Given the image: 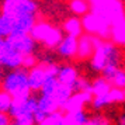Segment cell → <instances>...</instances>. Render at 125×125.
<instances>
[{"label": "cell", "mask_w": 125, "mask_h": 125, "mask_svg": "<svg viewBox=\"0 0 125 125\" xmlns=\"http://www.w3.org/2000/svg\"><path fill=\"white\" fill-rule=\"evenodd\" d=\"M1 86L3 90L9 91L13 97H28L32 94L28 83V72L24 68L11 69L3 77Z\"/></svg>", "instance_id": "1"}, {"label": "cell", "mask_w": 125, "mask_h": 125, "mask_svg": "<svg viewBox=\"0 0 125 125\" xmlns=\"http://www.w3.org/2000/svg\"><path fill=\"white\" fill-rule=\"evenodd\" d=\"M90 11L103 17L110 24L125 17V7L122 0H89Z\"/></svg>", "instance_id": "2"}, {"label": "cell", "mask_w": 125, "mask_h": 125, "mask_svg": "<svg viewBox=\"0 0 125 125\" xmlns=\"http://www.w3.org/2000/svg\"><path fill=\"white\" fill-rule=\"evenodd\" d=\"M119 51L113 41H103L94 49L91 56V68L96 72H101L107 65H118Z\"/></svg>", "instance_id": "3"}, {"label": "cell", "mask_w": 125, "mask_h": 125, "mask_svg": "<svg viewBox=\"0 0 125 125\" xmlns=\"http://www.w3.org/2000/svg\"><path fill=\"white\" fill-rule=\"evenodd\" d=\"M30 34L37 42L44 44L46 48H56L63 38L61 30L48 23H44V21L35 23Z\"/></svg>", "instance_id": "4"}, {"label": "cell", "mask_w": 125, "mask_h": 125, "mask_svg": "<svg viewBox=\"0 0 125 125\" xmlns=\"http://www.w3.org/2000/svg\"><path fill=\"white\" fill-rule=\"evenodd\" d=\"M82 24H83V30L87 34L97 35L103 40H110L111 35V24L105 21L103 17L97 16L94 13H87L82 18Z\"/></svg>", "instance_id": "5"}, {"label": "cell", "mask_w": 125, "mask_h": 125, "mask_svg": "<svg viewBox=\"0 0 125 125\" xmlns=\"http://www.w3.org/2000/svg\"><path fill=\"white\" fill-rule=\"evenodd\" d=\"M38 4L34 0H4L1 13L6 16H37Z\"/></svg>", "instance_id": "6"}, {"label": "cell", "mask_w": 125, "mask_h": 125, "mask_svg": "<svg viewBox=\"0 0 125 125\" xmlns=\"http://www.w3.org/2000/svg\"><path fill=\"white\" fill-rule=\"evenodd\" d=\"M3 14V13H1ZM9 35L10 34H30L37 23V16H6L3 14Z\"/></svg>", "instance_id": "7"}, {"label": "cell", "mask_w": 125, "mask_h": 125, "mask_svg": "<svg viewBox=\"0 0 125 125\" xmlns=\"http://www.w3.org/2000/svg\"><path fill=\"white\" fill-rule=\"evenodd\" d=\"M37 108H38V98L32 94L28 97H13V103L9 110V114L11 118H16L23 114H34Z\"/></svg>", "instance_id": "8"}, {"label": "cell", "mask_w": 125, "mask_h": 125, "mask_svg": "<svg viewBox=\"0 0 125 125\" xmlns=\"http://www.w3.org/2000/svg\"><path fill=\"white\" fill-rule=\"evenodd\" d=\"M23 53H20L17 49H14L7 40L4 38L3 44H1V48H0V66L7 69H17L21 68L23 65Z\"/></svg>", "instance_id": "9"}, {"label": "cell", "mask_w": 125, "mask_h": 125, "mask_svg": "<svg viewBox=\"0 0 125 125\" xmlns=\"http://www.w3.org/2000/svg\"><path fill=\"white\" fill-rule=\"evenodd\" d=\"M103 38L97 37V35H91V34H86V35H80L77 38V53L76 58L77 59H89L93 56L94 49L103 42Z\"/></svg>", "instance_id": "10"}, {"label": "cell", "mask_w": 125, "mask_h": 125, "mask_svg": "<svg viewBox=\"0 0 125 125\" xmlns=\"http://www.w3.org/2000/svg\"><path fill=\"white\" fill-rule=\"evenodd\" d=\"M6 40L14 49H17L23 55L34 53L35 51L37 41L31 37V34H10L6 37Z\"/></svg>", "instance_id": "11"}, {"label": "cell", "mask_w": 125, "mask_h": 125, "mask_svg": "<svg viewBox=\"0 0 125 125\" xmlns=\"http://www.w3.org/2000/svg\"><path fill=\"white\" fill-rule=\"evenodd\" d=\"M93 100V93L90 90L86 91H73V94L69 97L66 103L62 105L61 110H63L65 113H72V111H79L83 110L86 104L91 103Z\"/></svg>", "instance_id": "12"}, {"label": "cell", "mask_w": 125, "mask_h": 125, "mask_svg": "<svg viewBox=\"0 0 125 125\" xmlns=\"http://www.w3.org/2000/svg\"><path fill=\"white\" fill-rule=\"evenodd\" d=\"M46 77H48V73H46V69H45V63L35 65L34 68H31L28 72V83L31 90L40 91Z\"/></svg>", "instance_id": "13"}, {"label": "cell", "mask_w": 125, "mask_h": 125, "mask_svg": "<svg viewBox=\"0 0 125 125\" xmlns=\"http://www.w3.org/2000/svg\"><path fill=\"white\" fill-rule=\"evenodd\" d=\"M58 53L63 58H74L77 53V38L72 35L63 37L62 41L56 46Z\"/></svg>", "instance_id": "14"}, {"label": "cell", "mask_w": 125, "mask_h": 125, "mask_svg": "<svg viewBox=\"0 0 125 125\" xmlns=\"http://www.w3.org/2000/svg\"><path fill=\"white\" fill-rule=\"evenodd\" d=\"M56 77H58V80H59V83L70 86V87L73 89L74 84H76V82H77V79H79V73H77V70H76L73 66L66 65V66L59 68V72H58Z\"/></svg>", "instance_id": "15"}, {"label": "cell", "mask_w": 125, "mask_h": 125, "mask_svg": "<svg viewBox=\"0 0 125 125\" xmlns=\"http://www.w3.org/2000/svg\"><path fill=\"white\" fill-rule=\"evenodd\" d=\"M110 40L115 45L125 46V17L119 18L118 21L111 24V35Z\"/></svg>", "instance_id": "16"}, {"label": "cell", "mask_w": 125, "mask_h": 125, "mask_svg": "<svg viewBox=\"0 0 125 125\" xmlns=\"http://www.w3.org/2000/svg\"><path fill=\"white\" fill-rule=\"evenodd\" d=\"M38 110L44 111L45 114H51V113L58 111V110H61V105L53 98V96L41 94V97H38Z\"/></svg>", "instance_id": "17"}, {"label": "cell", "mask_w": 125, "mask_h": 125, "mask_svg": "<svg viewBox=\"0 0 125 125\" xmlns=\"http://www.w3.org/2000/svg\"><path fill=\"white\" fill-rule=\"evenodd\" d=\"M89 121L87 114L83 110L72 111V113L63 114V122L62 125H84Z\"/></svg>", "instance_id": "18"}, {"label": "cell", "mask_w": 125, "mask_h": 125, "mask_svg": "<svg viewBox=\"0 0 125 125\" xmlns=\"http://www.w3.org/2000/svg\"><path fill=\"white\" fill-rule=\"evenodd\" d=\"M63 30L68 35H72V37H76L79 38L82 32L84 31L83 30V24H82V20L77 17H70L68 18L65 23H63Z\"/></svg>", "instance_id": "19"}, {"label": "cell", "mask_w": 125, "mask_h": 125, "mask_svg": "<svg viewBox=\"0 0 125 125\" xmlns=\"http://www.w3.org/2000/svg\"><path fill=\"white\" fill-rule=\"evenodd\" d=\"M113 84L108 82L104 76L101 77H97L93 83H91V91H93V96H98V94H105L111 90Z\"/></svg>", "instance_id": "20"}, {"label": "cell", "mask_w": 125, "mask_h": 125, "mask_svg": "<svg viewBox=\"0 0 125 125\" xmlns=\"http://www.w3.org/2000/svg\"><path fill=\"white\" fill-rule=\"evenodd\" d=\"M73 94V89L70 87V86H66V84H62V83H59L56 87V90L53 93V98L59 103V105L62 108V105L66 103L69 97Z\"/></svg>", "instance_id": "21"}, {"label": "cell", "mask_w": 125, "mask_h": 125, "mask_svg": "<svg viewBox=\"0 0 125 125\" xmlns=\"http://www.w3.org/2000/svg\"><path fill=\"white\" fill-rule=\"evenodd\" d=\"M69 7H70V11L76 16H84L90 11V3L86 0H70Z\"/></svg>", "instance_id": "22"}, {"label": "cell", "mask_w": 125, "mask_h": 125, "mask_svg": "<svg viewBox=\"0 0 125 125\" xmlns=\"http://www.w3.org/2000/svg\"><path fill=\"white\" fill-rule=\"evenodd\" d=\"M58 84H59V80L56 76H48L44 82V84L41 87V94H46V96H53V93L56 90Z\"/></svg>", "instance_id": "23"}, {"label": "cell", "mask_w": 125, "mask_h": 125, "mask_svg": "<svg viewBox=\"0 0 125 125\" xmlns=\"http://www.w3.org/2000/svg\"><path fill=\"white\" fill-rule=\"evenodd\" d=\"M111 104V100H110V91L105 93V94H98V96H93V100H91V105L96 110H100V108H104L105 105H110Z\"/></svg>", "instance_id": "24"}, {"label": "cell", "mask_w": 125, "mask_h": 125, "mask_svg": "<svg viewBox=\"0 0 125 125\" xmlns=\"http://www.w3.org/2000/svg\"><path fill=\"white\" fill-rule=\"evenodd\" d=\"M13 96L6 90H0V111L1 113H9L11 107Z\"/></svg>", "instance_id": "25"}, {"label": "cell", "mask_w": 125, "mask_h": 125, "mask_svg": "<svg viewBox=\"0 0 125 125\" xmlns=\"http://www.w3.org/2000/svg\"><path fill=\"white\" fill-rule=\"evenodd\" d=\"M63 122V114L61 110H58L55 113H51L46 115V118L41 122V125H62Z\"/></svg>", "instance_id": "26"}, {"label": "cell", "mask_w": 125, "mask_h": 125, "mask_svg": "<svg viewBox=\"0 0 125 125\" xmlns=\"http://www.w3.org/2000/svg\"><path fill=\"white\" fill-rule=\"evenodd\" d=\"M110 100H111V104H122V103H125L124 89L111 87V90H110Z\"/></svg>", "instance_id": "27"}, {"label": "cell", "mask_w": 125, "mask_h": 125, "mask_svg": "<svg viewBox=\"0 0 125 125\" xmlns=\"http://www.w3.org/2000/svg\"><path fill=\"white\" fill-rule=\"evenodd\" d=\"M110 83L113 84V87H119V89H124L125 87V70L118 69L115 74L110 79Z\"/></svg>", "instance_id": "28"}, {"label": "cell", "mask_w": 125, "mask_h": 125, "mask_svg": "<svg viewBox=\"0 0 125 125\" xmlns=\"http://www.w3.org/2000/svg\"><path fill=\"white\" fill-rule=\"evenodd\" d=\"M86 90H90L91 91V84L84 79V77H79L76 84L73 87V91H86ZM93 93V91H91Z\"/></svg>", "instance_id": "29"}, {"label": "cell", "mask_w": 125, "mask_h": 125, "mask_svg": "<svg viewBox=\"0 0 125 125\" xmlns=\"http://www.w3.org/2000/svg\"><path fill=\"white\" fill-rule=\"evenodd\" d=\"M37 65V58L34 56V53H28V55H24L23 56V65L21 68L24 69H31Z\"/></svg>", "instance_id": "30"}, {"label": "cell", "mask_w": 125, "mask_h": 125, "mask_svg": "<svg viewBox=\"0 0 125 125\" xmlns=\"http://www.w3.org/2000/svg\"><path fill=\"white\" fill-rule=\"evenodd\" d=\"M84 125H110L105 118H101V117H94L93 119H89Z\"/></svg>", "instance_id": "31"}, {"label": "cell", "mask_w": 125, "mask_h": 125, "mask_svg": "<svg viewBox=\"0 0 125 125\" xmlns=\"http://www.w3.org/2000/svg\"><path fill=\"white\" fill-rule=\"evenodd\" d=\"M11 124V117L9 113H1L0 111V125H10Z\"/></svg>", "instance_id": "32"}, {"label": "cell", "mask_w": 125, "mask_h": 125, "mask_svg": "<svg viewBox=\"0 0 125 125\" xmlns=\"http://www.w3.org/2000/svg\"><path fill=\"white\" fill-rule=\"evenodd\" d=\"M46 115H48V114H45L44 111H41V110H38V108H37V111L34 113L35 122H37V124H41V122H42V121L46 118Z\"/></svg>", "instance_id": "33"}, {"label": "cell", "mask_w": 125, "mask_h": 125, "mask_svg": "<svg viewBox=\"0 0 125 125\" xmlns=\"http://www.w3.org/2000/svg\"><path fill=\"white\" fill-rule=\"evenodd\" d=\"M0 35L6 38L9 35V31H7V27H6V23H4V18H3V14H0Z\"/></svg>", "instance_id": "34"}, {"label": "cell", "mask_w": 125, "mask_h": 125, "mask_svg": "<svg viewBox=\"0 0 125 125\" xmlns=\"http://www.w3.org/2000/svg\"><path fill=\"white\" fill-rule=\"evenodd\" d=\"M119 125H125V115H122L119 118Z\"/></svg>", "instance_id": "35"}, {"label": "cell", "mask_w": 125, "mask_h": 125, "mask_svg": "<svg viewBox=\"0 0 125 125\" xmlns=\"http://www.w3.org/2000/svg\"><path fill=\"white\" fill-rule=\"evenodd\" d=\"M3 41H4V37H1V35H0V48H1V44H3Z\"/></svg>", "instance_id": "36"}, {"label": "cell", "mask_w": 125, "mask_h": 125, "mask_svg": "<svg viewBox=\"0 0 125 125\" xmlns=\"http://www.w3.org/2000/svg\"><path fill=\"white\" fill-rule=\"evenodd\" d=\"M124 93H125V87H124Z\"/></svg>", "instance_id": "37"}, {"label": "cell", "mask_w": 125, "mask_h": 125, "mask_svg": "<svg viewBox=\"0 0 125 125\" xmlns=\"http://www.w3.org/2000/svg\"><path fill=\"white\" fill-rule=\"evenodd\" d=\"M35 125H41V124H35Z\"/></svg>", "instance_id": "38"}, {"label": "cell", "mask_w": 125, "mask_h": 125, "mask_svg": "<svg viewBox=\"0 0 125 125\" xmlns=\"http://www.w3.org/2000/svg\"><path fill=\"white\" fill-rule=\"evenodd\" d=\"M0 79H1V77H0Z\"/></svg>", "instance_id": "39"}]
</instances>
